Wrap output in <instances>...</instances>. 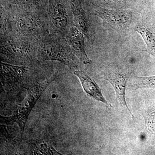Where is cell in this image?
Returning <instances> with one entry per match:
<instances>
[{"mask_svg":"<svg viewBox=\"0 0 155 155\" xmlns=\"http://www.w3.org/2000/svg\"><path fill=\"white\" fill-rule=\"evenodd\" d=\"M72 10L75 27L84 34H87L88 24L84 11L82 9L74 5L72 6Z\"/></svg>","mask_w":155,"mask_h":155,"instance_id":"10","label":"cell"},{"mask_svg":"<svg viewBox=\"0 0 155 155\" xmlns=\"http://www.w3.org/2000/svg\"><path fill=\"white\" fill-rule=\"evenodd\" d=\"M54 80L51 78L34 84L28 89L27 95L14 112L9 117H2L1 120L6 122H15L19 127L21 136H23L25 124L31 112L40 97L50 83Z\"/></svg>","mask_w":155,"mask_h":155,"instance_id":"1","label":"cell"},{"mask_svg":"<svg viewBox=\"0 0 155 155\" xmlns=\"http://www.w3.org/2000/svg\"><path fill=\"white\" fill-rule=\"evenodd\" d=\"M51 18L53 24L60 29H64L67 27L68 20L65 8L61 4H57L53 8Z\"/></svg>","mask_w":155,"mask_h":155,"instance_id":"9","label":"cell"},{"mask_svg":"<svg viewBox=\"0 0 155 155\" xmlns=\"http://www.w3.org/2000/svg\"><path fill=\"white\" fill-rule=\"evenodd\" d=\"M66 39L75 54L82 63L91 64V60L87 57L85 51L83 33L77 27H70L66 35Z\"/></svg>","mask_w":155,"mask_h":155,"instance_id":"4","label":"cell"},{"mask_svg":"<svg viewBox=\"0 0 155 155\" xmlns=\"http://www.w3.org/2000/svg\"><path fill=\"white\" fill-rule=\"evenodd\" d=\"M134 86L136 89L142 88H155V75L147 77L135 76Z\"/></svg>","mask_w":155,"mask_h":155,"instance_id":"12","label":"cell"},{"mask_svg":"<svg viewBox=\"0 0 155 155\" xmlns=\"http://www.w3.org/2000/svg\"><path fill=\"white\" fill-rule=\"evenodd\" d=\"M33 150V154L34 155H61L50 143L43 140H40L35 143Z\"/></svg>","mask_w":155,"mask_h":155,"instance_id":"11","label":"cell"},{"mask_svg":"<svg viewBox=\"0 0 155 155\" xmlns=\"http://www.w3.org/2000/svg\"><path fill=\"white\" fill-rule=\"evenodd\" d=\"M95 14L103 22L110 25H125L129 23L131 19V14L126 12L102 10L97 11Z\"/></svg>","mask_w":155,"mask_h":155,"instance_id":"7","label":"cell"},{"mask_svg":"<svg viewBox=\"0 0 155 155\" xmlns=\"http://www.w3.org/2000/svg\"><path fill=\"white\" fill-rule=\"evenodd\" d=\"M103 78L112 84L116 92V100L119 104L122 107L127 108L134 118L133 114L128 108L125 100V90L128 78L127 74L119 71V69H116L106 72Z\"/></svg>","mask_w":155,"mask_h":155,"instance_id":"2","label":"cell"},{"mask_svg":"<svg viewBox=\"0 0 155 155\" xmlns=\"http://www.w3.org/2000/svg\"><path fill=\"white\" fill-rule=\"evenodd\" d=\"M18 28L22 31H29L34 26V23L31 18L28 17H22L18 22Z\"/></svg>","mask_w":155,"mask_h":155,"instance_id":"14","label":"cell"},{"mask_svg":"<svg viewBox=\"0 0 155 155\" xmlns=\"http://www.w3.org/2000/svg\"><path fill=\"white\" fill-rule=\"evenodd\" d=\"M33 0H17L18 2L22 4H29Z\"/></svg>","mask_w":155,"mask_h":155,"instance_id":"15","label":"cell"},{"mask_svg":"<svg viewBox=\"0 0 155 155\" xmlns=\"http://www.w3.org/2000/svg\"><path fill=\"white\" fill-rule=\"evenodd\" d=\"M142 114L148 130L155 132V107L143 110Z\"/></svg>","mask_w":155,"mask_h":155,"instance_id":"13","label":"cell"},{"mask_svg":"<svg viewBox=\"0 0 155 155\" xmlns=\"http://www.w3.org/2000/svg\"><path fill=\"white\" fill-rule=\"evenodd\" d=\"M136 31L146 45L147 52L155 58V25L138 27Z\"/></svg>","mask_w":155,"mask_h":155,"instance_id":"8","label":"cell"},{"mask_svg":"<svg viewBox=\"0 0 155 155\" xmlns=\"http://www.w3.org/2000/svg\"><path fill=\"white\" fill-rule=\"evenodd\" d=\"M43 59L46 60L59 61L66 64L69 67H73L71 58L66 51L61 48L60 46L54 44L47 45L41 54Z\"/></svg>","mask_w":155,"mask_h":155,"instance_id":"6","label":"cell"},{"mask_svg":"<svg viewBox=\"0 0 155 155\" xmlns=\"http://www.w3.org/2000/svg\"><path fill=\"white\" fill-rule=\"evenodd\" d=\"M1 79L5 87L13 89L19 86L27 73L26 67L14 66L1 63Z\"/></svg>","mask_w":155,"mask_h":155,"instance_id":"3","label":"cell"},{"mask_svg":"<svg viewBox=\"0 0 155 155\" xmlns=\"http://www.w3.org/2000/svg\"><path fill=\"white\" fill-rule=\"evenodd\" d=\"M73 73L78 78L84 90L89 97L97 101L103 103L109 108L112 107V105L103 96L101 89L93 79L81 70H74Z\"/></svg>","mask_w":155,"mask_h":155,"instance_id":"5","label":"cell"}]
</instances>
